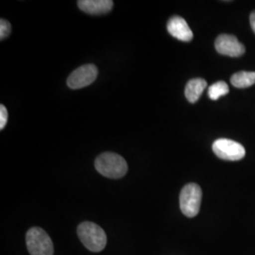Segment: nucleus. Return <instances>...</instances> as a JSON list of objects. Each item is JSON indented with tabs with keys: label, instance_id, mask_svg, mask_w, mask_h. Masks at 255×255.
<instances>
[{
	"label": "nucleus",
	"instance_id": "nucleus-1",
	"mask_svg": "<svg viewBox=\"0 0 255 255\" xmlns=\"http://www.w3.org/2000/svg\"><path fill=\"white\" fill-rule=\"evenodd\" d=\"M99 173L110 179H120L128 172V164L125 159L114 152H104L95 162Z\"/></svg>",
	"mask_w": 255,
	"mask_h": 255
},
{
	"label": "nucleus",
	"instance_id": "nucleus-2",
	"mask_svg": "<svg viewBox=\"0 0 255 255\" xmlns=\"http://www.w3.org/2000/svg\"><path fill=\"white\" fill-rule=\"evenodd\" d=\"M78 236L82 244L89 251L99 253L104 250L107 244L105 232L93 222H82L78 227Z\"/></svg>",
	"mask_w": 255,
	"mask_h": 255
},
{
	"label": "nucleus",
	"instance_id": "nucleus-3",
	"mask_svg": "<svg viewBox=\"0 0 255 255\" xmlns=\"http://www.w3.org/2000/svg\"><path fill=\"white\" fill-rule=\"evenodd\" d=\"M26 244L30 255H53L54 246L43 229H29L26 235Z\"/></svg>",
	"mask_w": 255,
	"mask_h": 255
},
{
	"label": "nucleus",
	"instance_id": "nucleus-4",
	"mask_svg": "<svg viewBox=\"0 0 255 255\" xmlns=\"http://www.w3.org/2000/svg\"><path fill=\"white\" fill-rule=\"evenodd\" d=\"M202 191L197 183L186 184L181 191L180 206L182 214L187 218L196 217L201 209Z\"/></svg>",
	"mask_w": 255,
	"mask_h": 255
},
{
	"label": "nucleus",
	"instance_id": "nucleus-5",
	"mask_svg": "<svg viewBox=\"0 0 255 255\" xmlns=\"http://www.w3.org/2000/svg\"><path fill=\"white\" fill-rule=\"evenodd\" d=\"M213 151L219 158L226 161H239L246 154V150L241 144L225 138H220L214 142Z\"/></svg>",
	"mask_w": 255,
	"mask_h": 255
},
{
	"label": "nucleus",
	"instance_id": "nucleus-6",
	"mask_svg": "<svg viewBox=\"0 0 255 255\" xmlns=\"http://www.w3.org/2000/svg\"><path fill=\"white\" fill-rule=\"evenodd\" d=\"M98 77V68L94 64L80 66L67 79V85L71 89H81L92 84Z\"/></svg>",
	"mask_w": 255,
	"mask_h": 255
},
{
	"label": "nucleus",
	"instance_id": "nucleus-7",
	"mask_svg": "<svg viewBox=\"0 0 255 255\" xmlns=\"http://www.w3.org/2000/svg\"><path fill=\"white\" fill-rule=\"evenodd\" d=\"M215 47L219 54L239 57L245 53V46H243L236 36L230 34L219 35L216 42Z\"/></svg>",
	"mask_w": 255,
	"mask_h": 255
},
{
	"label": "nucleus",
	"instance_id": "nucleus-8",
	"mask_svg": "<svg viewBox=\"0 0 255 255\" xmlns=\"http://www.w3.org/2000/svg\"><path fill=\"white\" fill-rule=\"evenodd\" d=\"M167 30L169 34L182 42H190L193 39L191 28L181 16H173L168 20Z\"/></svg>",
	"mask_w": 255,
	"mask_h": 255
},
{
	"label": "nucleus",
	"instance_id": "nucleus-9",
	"mask_svg": "<svg viewBox=\"0 0 255 255\" xmlns=\"http://www.w3.org/2000/svg\"><path fill=\"white\" fill-rule=\"evenodd\" d=\"M78 6L82 11L93 14L100 15L105 14L111 11L114 7V1L112 0H80Z\"/></svg>",
	"mask_w": 255,
	"mask_h": 255
},
{
	"label": "nucleus",
	"instance_id": "nucleus-10",
	"mask_svg": "<svg viewBox=\"0 0 255 255\" xmlns=\"http://www.w3.org/2000/svg\"><path fill=\"white\" fill-rule=\"evenodd\" d=\"M207 87V82L203 79H193L189 81L185 87V98L190 103H195L199 101L201 94Z\"/></svg>",
	"mask_w": 255,
	"mask_h": 255
},
{
	"label": "nucleus",
	"instance_id": "nucleus-11",
	"mask_svg": "<svg viewBox=\"0 0 255 255\" xmlns=\"http://www.w3.org/2000/svg\"><path fill=\"white\" fill-rule=\"evenodd\" d=\"M232 84L237 88H247L255 83V72L240 71L232 76Z\"/></svg>",
	"mask_w": 255,
	"mask_h": 255
},
{
	"label": "nucleus",
	"instance_id": "nucleus-12",
	"mask_svg": "<svg viewBox=\"0 0 255 255\" xmlns=\"http://www.w3.org/2000/svg\"><path fill=\"white\" fill-rule=\"evenodd\" d=\"M229 93V86L226 82H218L212 84L208 89V96L212 101H217L220 97Z\"/></svg>",
	"mask_w": 255,
	"mask_h": 255
},
{
	"label": "nucleus",
	"instance_id": "nucleus-13",
	"mask_svg": "<svg viewBox=\"0 0 255 255\" xmlns=\"http://www.w3.org/2000/svg\"><path fill=\"white\" fill-rule=\"evenodd\" d=\"M11 30V26L9 22L5 19L0 20V39L4 40L5 38L9 36Z\"/></svg>",
	"mask_w": 255,
	"mask_h": 255
},
{
	"label": "nucleus",
	"instance_id": "nucleus-14",
	"mask_svg": "<svg viewBox=\"0 0 255 255\" xmlns=\"http://www.w3.org/2000/svg\"><path fill=\"white\" fill-rule=\"evenodd\" d=\"M8 122V111L6 107L1 104L0 105V129H3Z\"/></svg>",
	"mask_w": 255,
	"mask_h": 255
},
{
	"label": "nucleus",
	"instance_id": "nucleus-15",
	"mask_svg": "<svg viewBox=\"0 0 255 255\" xmlns=\"http://www.w3.org/2000/svg\"><path fill=\"white\" fill-rule=\"evenodd\" d=\"M250 23H251L252 28H253V30L255 31V10L252 12V14L250 16Z\"/></svg>",
	"mask_w": 255,
	"mask_h": 255
}]
</instances>
